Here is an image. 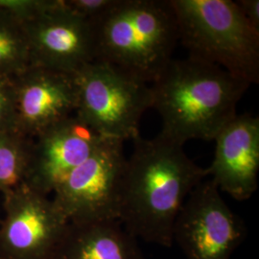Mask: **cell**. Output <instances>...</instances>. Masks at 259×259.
Masks as SVG:
<instances>
[{
  "instance_id": "obj_1",
  "label": "cell",
  "mask_w": 259,
  "mask_h": 259,
  "mask_svg": "<svg viewBox=\"0 0 259 259\" xmlns=\"http://www.w3.org/2000/svg\"><path fill=\"white\" fill-rule=\"evenodd\" d=\"M121 185L118 221L138 240L170 248L187 197L208 175L184 146L161 135L134 139Z\"/></svg>"
},
{
  "instance_id": "obj_2",
  "label": "cell",
  "mask_w": 259,
  "mask_h": 259,
  "mask_svg": "<svg viewBox=\"0 0 259 259\" xmlns=\"http://www.w3.org/2000/svg\"><path fill=\"white\" fill-rule=\"evenodd\" d=\"M250 85L218 65L190 56L173 59L150 84L159 135L183 146L192 139L212 141L236 117Z\"/></svg>"
},
{
  "instance_id": "obj_3",
  "label": "cell",
  "mask_w": 259,
  "mask_h": 259,
  "mask_svg": "<svg viewBox=\"0 0 259 259\" xmlns=\"http://www.w3.org/2000/svg\"><path fill=\"white\" fill-rule=\"evenodd\" d=\"M95 61L153 83L174 59L179 42L170 0H118L93 22Z\"/></svg>"
},
{
  "instance_id": "obj_4",
  "label": "cell",
  "mask_w": 259,
  "mask_h": 259,
  "mask_svg": "<svg viewBox=\"0 0 259 259\" xmlns=\"http://www.w3.org/2000/svg\"><path fill=\"white\" fill-rule=\"evenodd\" d=\"M188 56L249 84L259 81V29L232 0H170Z\"/></svg>"
},
{
  "instance_id": "obj_5",
  "label": "cell",
  "mask_w": 259,
  "mask_h": 259,
  "mask_svg": "<svg viewBox=\"0 0 259 259\" xmlns=\"http://www.w3.org/2000/svg\"><path fill=\"white\" fill-rule=\"evenodd\" d=\"M74 78L75 115L104 139L125 142L140 136L141 118L152 109L150 84L98 61L83 66Z\"/></svg>"
},
{
  "instance_id": "obj_6",
  "label": "cell",
  "mask_w": 259,
  "mask_h": 259,
  "mask_svg": "<svg viewBox=\"0 0 259 259\" xmlns=\"http://www.w3.org/2000/svg\"><path fill=\"white\" fill-rule=\"evenodd\" d=\"M123 145L120 140L105 139L57 185L52 200L68 223L118 220L127 159Z\"/></svg>"
},
{
  "instance_id": "obj_7",
  "label": "cell",
  "mask_w": 259,
  "mask_h": 259,
  "mask_svg": "<svg viewBox=\"0 0 259 259\" xmlns=\"http://www.w3.org/2000/svg\"><path fill=\"white\" fill-rule=\"evenodd\" d=\"M240 218L212 181L204 180L187 197L173 229V244L186 259H230L245 237Z\"/></svg>"
},
{
  "instance_id": "obj_8",
  "label": "cell",
  "mask_w": 259,
  "mask_h": 259,
  "mask_svg": "<svg viewBox=\"0 0 259 259\" xmlns=\"http://www.w3.org/2000/svg\"><path fill=\"white\" fill-rule=\"evenodd\" d=\"M3 195L0 258H52L68 225L53 200L24 182Z\"/></svg>"
},
{
  "instance_id": "obj_9",
  "label": "cell",
  "mask_w": 259,
  "mask_h": 259,
  "mask_svg": "<svg viewBox=\"0 0 259 259\" xmlns=\"http://www.w3.org/2000/svg\"><path fill=\"white\" fill-rule=\"evenodd\" d=\"M22 22L30 65L73 75L95 61L93 22L67 9L64 0H50Z\"/></svg>"
},
{
  "instance_id": "obj_10",
  "label": "cell",
  "mask_w": 259,
  "mask_h": 259,
  "mask_svg": "<svg viewBox=\"0 0 259 259\" xmlns=\"http://www.w3.org/2000/svg\"><path fill=\"white\" fill-rule=\"evenodd\" d=\"M105 139L75 114L56 123L32 140L24 183L41 194L53 193Z\"/></svg>"
},
{
  "instance_id": "obj_11",
  "label": "cell",
  "mask_w": 259,
  "mask_h": 259,
  "mask_svg": "<svg viewBox=\"0 0 259 259\" xmlns=\"http://www.w3.org/2000/svg\"><path fill=\"white\" fill-rule=\"evenodd\" d=\"M15 132L34 139L41 132L75 114L74 74L30 65L14 77Z\"/></svg>"
},
{
  "instance_id": "obj_12",
  "label": "cell",
  "mask_w": 259,
  "mask_h": 259,
  "mask_svg": "<svg viewBox=\"0 0 259 259\" xmlns=\"http://www.w3.org/2000/svg\"><path fill=\"white\" fill-rule=\"evenodd\" d=\"M212 162L206 168L220 192L247 201L258 187L259 118L237 114L218 134Z\"/></svg>"
},
{
  "instance_id": "obj_13",
  "label": "cell",
  "mask_w": 259,
  "mask_h": 259,
  "mask_svg": "<svg viewBox=\"0 0 259 259\" xmlns=\"http://www.w3.org/2000/svg\"><path fill=\"white\" fill-rule=\"evenodd\" d=\"M51 259H146L118 220L68 223Z\"/></svg>"
},
{
  "instance_id": "obj_14",
  "label": "cell",
  "mask_w": 259,
  "mask_h": 259,
  "mask_svg": "<svg viewBox=\"0 0 259 259\" xmlns=\"http://www.w3.org/2000/svg\"><path fill=\"white\" fill-rule=\"evenodd\" d=\"M30 66L22 20L0 7V74L15 77Z\"/></svg>"
},
{
  "instance_id": "obj_15",
  "label": "cell",
  "mask_w": 259,
  "mask_h": 259,
  "mask_svg": "<svg viewBox=\"0 0 259 259\" xmlns=\"http://www.w3.org/2000/svg\"><path fill=\"white\" fill-rule=\"evenodd\" d=\"M33 139L14 131H0V191L24 182Z\"/></svg>"
},
{
  "instance_id": "obj_16",
  "label": "cell",
  "mask_w": 259,
  "mask_h": 259,
  "mask_svg": "<svg viewBox=\"0 0 259 259\" xmlns=\"http://www.w3.org/2000/svg\"><path fill=\"white\" fill-rule=\"evenodd\" d=\"M16 100L14 77L0 74V131H14Z\"/></svg>"
},
{
  "instance_id": "obj_17",
  "label": "cell",
  "mask_w": 259,
  "mask_h": 259,
  "mask_svg": "<svg viewBox=\"0 0 259 259\" xmlns=\"http://www.w3.org/2000/svg\"><path fill=\"white\" fill-rule=\"evenodd\" d=\"M117 2L118 0H64L67 9L92 22L102 18Z\"/></svg>"
},
{
  "instance_id": "obj_18",
  "label": "cell",
  "mask_w": 259,
  "mask_h": 259,
  "mask_svg": "<svg viewBox=\"0 0 259 259\" xmlns=\"http://www.w3.org/2000/svg\"><path fill=\"white\" fill-rule=\"evenodd\" d=\"M235 2L246 19L251 25L259 29L258 0H237Z\"/></svg>"
},
{
  "instance_id": "obj_19",
  "label": "cell",
  "mask_w": 259,
  "mask_h": 259,
  "mask_svg": "<svg viewBox=\"0 0 259 259\" xmlns=\"http://www.w3.org/2000/svg\"><path fill=\"white\" fill-rule=\"evenodd\" d=\"M0 259H2V258H0Z\"/></svg>"
}]
</instances>
